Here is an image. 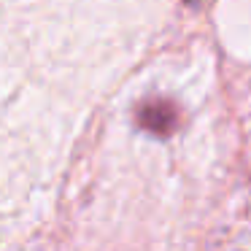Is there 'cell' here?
Here are the masks:
<instances>
[{
    "instance_id": "1",
    "label": "cell",
    "mask_w": 251,
    "mask_h": 251,
    "mask_svg": "<svg viewBox=\"0 0 251 251\" xmlns=\"http://www.w3.org/2000/svg\"><path fill=\"white\" fill-rule=\"evenodd\" d=\"M138 125L157 132V135H170L178 125V114L165 100H151V103H143L138 108Z\"/></svg>"
}]
</instances>
